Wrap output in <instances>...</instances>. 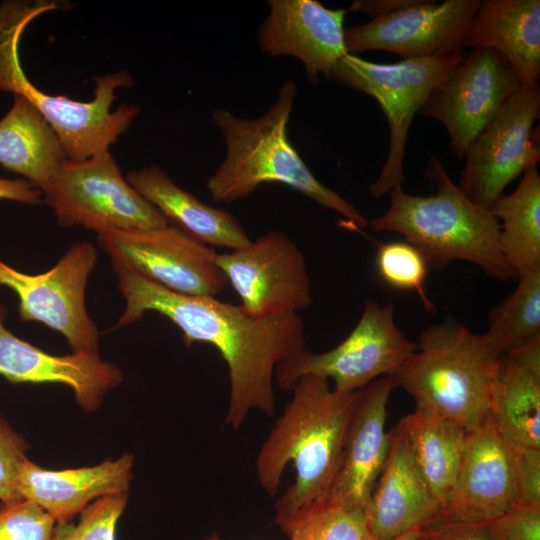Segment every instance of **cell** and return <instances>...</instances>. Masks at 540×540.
<instances>
[{"label": "cell", "mask_w": 540, "mask_h": 540, "mask_svg": "<svg viewBox=\"0 0 540 540\" xmlns=\"http://www.w3.org/2000/svg\"><path fill=\"white\" fill-rule=\"evenodd\" d=\"M111 263L125 299L114 330L139 321L149 311L163 315L181 330L188 348L195 342L211 344L226 362L230 381L226 425L239 430L251 410L274 415L276 367L305 350V327L297 312L253 316L241 305L176 293L119 262Z\"/></svg>", "instance_id": "cell-1"}, {"label": "cell", "mask_w": 540, "mask_h": 540, "mask_svg": "<svg viewBox=\"0 0 540 540\" xmlns=\"http://www.w3.org/2000/svg\"><path fill=\"white\" fill-rule=\"evenodd\" d=\"M256 460L262 489L274 497L289 462L296 477L275 504V523L285 533L312 507L326 501L340 467L358 391L341 393L327 379L299 378Z\"/></svg>", "instance_id": "cell-2"}, {"label": "cell", "mask_w": 540, "mask_h": 540, "mask_svg": "<svg viewBox=\"0 0 540 540\" xmlns=\"http://www.w3.org/2000/svg\"><path fill=\"white\" fill-rule=\"evenodd\" d=\"M297 85L286 80L266 113L245 119L225 109L212 120L225 144L224 160L207 180L215 202H233L250 196L261 184L282 183L341 215L346 225L360 231L368 225L361 212L322 184L307 167L288 137Z\"/></svg>", "instance_id": "cell-3"}, {"label": "cell", "mask_w": 540, "mask_h": 540, "mask_svg": "<svg viewBox=\"0 0 540 540\" xmlns=\"http://www.w3.org/2000/svg\"><path fill=\"white\" fill-rule=\"evenodd\" d=\"M424 175L436 184V194L418 196L402 186L393 188L386 212L368 221L371 229L401 234L435 269L466 261L496 280H516L500 251V222L462 192L436 156L430 157Z\"/></svg>", "instance_id": "cell-4"}, {"label": "cell", "mask_w": 540, "mask_h": 540, "mask_svg": "<svg viewBox=\"0 0 540 540\" xmlns=\"http://www.w3.org/2000/svg\"><path fill=\"white\" fill-rule=\"evenodd\" d=\"M502 356L485 333L446 318L421 332L415 351L390 376L415 409L470 431L489 415Z\"/></svg>", "instance_id": "cell-5"}, {"label": "cell", "mask_w": 540, "mask_h": 540, "mask_svg": "<svg viewBox=\"0 0 540 540\" xmlns=\"http://www.w3.org/2000/svg\"><path fill=\"white\" fill-rule=\"evenodd\" d=\"M58 8L56 2L46 0L0 4V91L12 92L30 102L55 131L67 159L81 161L109 151L140 108L124 104L111 111L116 89L133 85L126 71L94 77L95 96L89 102L47 94L30 82L19 58L21 36L31 21Z\"/></svg>", "instance_id": "cell-6"}, {"label": "cell", "mask_w": 540, "mask_h": 540, "mask_svg": "<svg viewBox=\"0 0 540 540\" xmlns=\"http://www.w3.org/2000/svg\"><path fill=\"white\" fill-rule=\"evenodd\" d=\"M463 56V53H457L380 64L347 54L334 66L329 79L375 98L388 121V156L378 178L369 187L374 198H380L405 182L403 161L412 120L431 91Z\"/></svg>", "instance_id": "cell-7"}, {"label": "cell", "mask_w": 540, "mask_h": 540, "mask_svg": "<svg viewBox=\"0 0 540 540\" xmlns=\"http://www.w3.org/2000/svg\"><path fill=\"white\" fill-rule=\"evenodd\" d=\"M43 194L62 227L78 225L100 234L169 224L124 179L109 151L81 161L67 159Z\"/></svg>", "instance_id": "cell-8"}, {"label": "cell", "mask_w": 540, "mask_h": 540, "mask_svg": "<svg viewBox=\"0 0 540 540\" xmlns=\"http://www.w3.org/2000/svg\"><path fill=\"white\" fill-rule=\"evenodd\" d=\"M415 349L396 324L394 304L366 300L357 324L339 345L318 354L305 349L278 364L275 374L283 391H291L300 377L315 375L331 379L334 390L350 393L392 375Z\"/></svg>", "instance_id": "cell-9"}, {"label": "cell", "mask_w": 540, "mask_h": 540, "mask_svg": "<svg viewBox=\"0 0 540 540\" xmlns=\"http://www.w3.org/2000/svg\"><path fill=\"white\" fill-rule=\"evenodd\" d=\"M97 260L90 242H76L48 271L26 274L0 260V285L19 300L22 321H36L59 332L72 352H99L100 332L87 312V282Z\"/></svg>", "instance_id": "cell-10"}, {"label": "cell", "mask_w": 540, "mask_h": 540, "mask_svg": "<svg viewBox=\"0 0 540 540\" xmlns=\"http://www.w3.org/2000/svg\"><path fill=\"white\" fill-rule=\"evenodd\" d=\"M539 115V86L521 88L470 142L458 186L472 202L490 210L512 180L537 165Z\"/></svg>", "instance_id": "cell-11"}, {"label": "cell", "mask_w": 540, "mask_h": 540, "mask_svg": "<svg viewBox=\"0 0 540 540\" xmlns=\"http://www.w3.org/2000/svg\"><path fill=\"white\" fill-rule=\"evenodd\" d=\"M98 244L111 261L176 293L215 297L228 284L218 253L171 224L100 233Z\"/></svg>", "instance_id": "cell-12"}, {"label": "cell", "mask_w": 540, "mask_h": 540, "mask_svg": "<svg viewBox=\"0 0 540 540\" xmlns=\"http://www.w3.org/2000/svg\"><path fill=\"white\" fill-rule=\"evenodd\" d=\"M520 89L516 72L500 53L474 48L431 91L420 113L445 127L453 155L462 159L474 137Z\"/></svg>", "instance_id": "cell-13"}, {"label": "cell", "mask_w": 540, "mask_h": 540, "mask_svg": "<svg viewBox=\"0 0 540 540\" xmlns=\"http://www.w3.org/2000/svg\"><path fill=\"white\" fill-rule=\"evenodd\" d=\"M216 262L257 317L297 312L312 302L303 253L283 232L271 230L248 245L217 255Z\"/></svg>", "instance_id": "cell-14"}, {"label": "cell", "mask_w": 540, "mask_h": 540, "mask_svg": "<svg viewBox=\"0 0 540 540\" xmlns=\"http://www.w3.org/2000/svg\"><path fill=\"white\" fill-rule=\"evenodd\" d=\"M481 0H415L367 23L345 28L348 54L367 50L419 59L463 53L467 28Z\"/></svg>", "instance_id": "cell-15"}, {"label": "cell", "mask_w": 540, "mask_h": 540, "mask_svg": "<svg viewBox=\"0 0 540 540\" xmlns=\"http://www.w3.org/2000/svg\"><path fill=\"white\" fill-rule=\"evenodd\" d=\"M517 504L511 449L488 415L467 433L456 484L440 517L490 523Z\"/></svg>", "instance_id": "cell-16"}, {"label": "cell", "mask_w": 540, "mask_h": 540, "mask_svg": "<svg viewBox=\"0 0 540 540\" xmlns=\"http://www.w3.org/2000/svg\"><path fill=\"white\" fill-rule=\"evenodd\" d=\"M269 15L258 32L261 50L271 56H291L305 67L312 84L326 79L348 54L344 19L347 9H329L316 0H270Z\"/></svg>", "instance_id": "cell-17"}, {"label": "cell", "mask_w": 540, "mask_h": 540, "mask_svg": "<svg viewBox=\"0 0 540 540\" xmlns=\"http://www.w3.org/2000/svg\"><path fill=\"white\" fill-rule=\"evenodd\" d=\"M6 308L0 301V376L11 383H55L68 386L86 412L98 409L105 395L123 381L115 364L99 352L49 354L16 337L5 326Z\"/></svg>", "instance_id": "cell-18"}, {"label": "cell", "mask_w": 540, "mask_h": 540, "mask_svg": "<svg viewBox=\"0 0 540 540\" xmlns=\"http://www.w3.org/2000/svg\"><path fill=\"white\" fill-rule=\"evenodd\" d=\"M395 388L392 377L383 376L358 391L342 460L327 502L365 512L388 456L387 404Z\"/></svg>", "instance_id": "cell-19"}, {"label": "cell", "mask_w": 540, "mask_h": 540, "mask_svg": "<svg viewBox=\"0 0 540 540\" xmlns=\"http://www.w3.org/2000/svg\"><path fill=\"white\" fill-rule=\"evenodd\" d=\"M389 438L385 465L365 508L374 540L397 538L434 521L442 512L398 425L389 431Z\"/></svg>", "instance_id": "cell-20"}, {"label": "cell", "mask_w": 540, "mask_h": 540, "mask_svg": "<svg viewBox=\"0 0 540 540\" xmlns=\"http://www.w3.org/2000/svg\"><path fill=\"white\" fill-rule=\"evenodd\" d=\"M134 457L63 470L42 468L27 458L20 470L19 492L46 511L56 523L71 522L98 498L128 492Z\"/></svg>", "instance_id": "cell-21"}, {"label": "cell", "mask_w": 540, "mask_h": 540, "mask_svg": "<svg viewBox=\"0 0 540 540\" xmlns=\"http://www.w3.org/2000/svg\"><path fill=\"white\" fill-rule=\"evenodd\" d=\"M465 48H488L513 67L521 88L538 85L540 76V1L481 0L467 28Z\"/></svg>", "instance_id": "cell-22"}, {"label": "cell", "mask_w": 540, "mask_h": 540, "mask_svg": "<svg viewBox=\"0 0 540 540\" xmlns=\"http://www.w3.org/2000/svg\"><path fill=\"white\" fill-rule=\"evenodd\" d=\"M126 180L168 223L209 246L235 250L252 241L233 214L203 203L156 165L130 172Z\"/></svg>", "instance_id": "cell-23"}, {"label": "cell", "mask_w": 540, "mask_h": 540, "mask_svg": "<svg viewBox=\"0 0 540 540\" xmlns=\"http://www.w3.org/2000/svg\"><path fill=\"white\" fill-rule=\"evenodd\" d=\"M489 415L509 445L540 448V339L502 356Z\"/></svg>", "instance_id": "cell-24"}, {"label": "cell", "mask_w": 540, "mask_h": 540, "mask_svg": "<svg viewBox=\"0 0 540 540\" xmlns=\"http://www.w3.org/2000/svg\"><path fill=\"white\" fill-rule=\"evenodd\" d=\"M67 160L53 128L25 98L14 95L0 120V164L44 193Z\"/></svg>", "instance_id": "cell-25"}, {"label": "cell", "mask_w": 540, "mask_h": 540, "mask_svg": "<svg viewBox=\"0 0 540 540\" xmlns=\"http://www.w3.org/2000/svg\"><path fill=\"white\" fill-rule=\"evenodd\" d=\"M432 495L443 509L456 484L468 431L456 422L415 409L397 424Z\"/></svg>", "instance_id": "cell-26"}, {"label": "cell", "mask_w": 540, "mask_h": 540, "mask_svg": "<svg viewBox=\"0 0 540 540\" xmlns=\"http://www.w3.org/2000/svg\"><path fill=\"white\" fill-rule=\"evenodd\" d=\"M500 222L499 247L517 279L540 269V175L526 170L516 189L489 210Z\"/></svg>", "instance_id": "cell-27"}, {"label": "cell", "mask_w": 540, "mask_h": 540, "mask_svg": "<svg viewBox=\"0 0 540 540\" xmlns=\"http://www.w3.org/2000/svg\"><path fill=\"white\" fill-rule=\"evenodd\" d=\"M518 285L488 314L485 335L502 355L540 339V269Z\"/></svg>", "instance_id": "cell-28"}, {"label": "cell", "mask_w": 540, "mask_h": 540, "mask_svg": "<svg viewBox=\"0 0 540 540\" xmlns=\"http://www.w3.org/2000/svg\"><path fill=\"white\" fill-rule=\"evenodd\" d=\"M285 533L290 540H374L364 511L327 501L298 517Z\"/></svg>", "instance_id": "cell-29"}, {"label": "cell", "mask_w": 540, "mask_h": 540, "mask_svg": "<svg viewBox=\"0 0 540 540\" xmlns=\"http://www.w3.org/2000/svg\"><path fill=\"white\" fill-rule=\"evenodd\" d=\"M376 266L385 282L393 287L415 291L427 311L435 306L427 296V263L422 254L406 241L382 243L377 248Z\"/></svg>", "instance_id": "cell-30"}, {"label": "cell", "mask_w": 540, "mask_h": 540, "mask_svg": "<svg viewBox=\"0 0 540 540\" xmlns=\"http://www.w3.org/2000/svg\"><path fill=\"white\" fill-rule=\"evenodd\" d=\"M127 502L128 492L96 499L81 511L77 523H56L52 540H117V524Z\"/></svg>", "instance_id": "cell-31"}, {"label": "cell", "mask_w": 540, "mask_h": 540, "mask_svg": "<svg viewBox=\"0 0 540 540\" xmlns=\"http://www.w3.org/2000/svg\"><path fill=\"white\" fill-rule=\"evenodd\" d=\"M55 520L27 499L1 503L0 540H52Z\"/></svg>", "instance_id": "cell-32"}, {"label": "cell", "mask_w": 540, "mask_h": 540, "mask_svg": "<svg viewBox=\"0 0 540 540\" xmlns=\"http://www.w3.org/2000/svg\"><path fill=\"white\" fill-rule=\"evenodd\" d=\"M29 446L25 438L0 414V501L23 499L19 492V475Z\"/></svg>", "instance_id": "cell-33"}, {"label": "cell", "mask_w": 540, "mask_h": 540, "mask_svg": "<svg viewBox=\"0 0 540 540\" xmlns=\"http://www.w3.org/2000/svg\"><path fill=\"white\" fill-rule=\"evenodd\" d=\"M509 446L518 504L540 507V448Z\"/></svg>", "instance_id": "cell-34"}, {"label": "cell", "mask_w": 540, "mask_h": 540, "mask_svg": "<svg viewBox=\"0 0 540 540\" xmlns=\"http://www.w3.org/2000/svg\"><path fill=\"white\" fill-rule=\"evenodd\" d=\"M494 540H540V507L517 504L491 522Z\"/></svg>", "instance_id": "cell-35"}, {"label": "cell", "mask_w": 540, "mask_h": 540, "mask_svg": "<svg viewBox=\"0 0 540 540\" xmlns=\"http://www.w3.org/2000/svg\"><path fill=\"white\" fill-rule=\"evenodd\" d=\"M419 540H494L491 522H464L439 517L421 528Z\"/></svg>", "instance_id": "cell-36"}, {"label": "cell", "mask_w": 540, "mask_h": 540, "mask_svg": "<svg viewBox=\"0 0 540 540\" xmlns=\"http://www.w3.org/2000/svg\"><path fill=\"white\" fill-rule=\"evenodd\" d=\"M42 196L43 193L27 180L0 178V199L39 205L43 202Z\"/></svg>", "instance_id": "cell-37"}, {"label": "cell", "mask_w": 540, "mask_h": 540, "mask_svg": "<svg viewBox=\"0 0 540 540\" xmlns=\"http://www.w3.org/2000/svg\"><path fill=\"white\" fill-rule=\"evenodd\" d=\"M415 0H356L347 11L362 12L373 18L383 16L412 4Z\"/></svg>", "instance_id": "cell-38"}, {"label": "cell", "mask_w": 540, "mask_h": 540, "mask_svg": "<svg viewBox=\"0 0 540 540\" xmlns=\"http://www.w3.org/2000/svg\"><path fill=\"white\" fill-rule=\"evenodd\" d=\"M422 528V527H421ZM421 528L414 529L392 540H419L421 535Z\"/></svg>", "instance_id": "cell-39"}, {"label": "cell", "mask_w": 540, "mask_h": 540, "mask_svg": "<svg viewBox=\"0 0 540 540\" xmlns=\"http://www.w3.org/2000/svg\"><path fill=\"white\" fill-rule=\"evenodd\" d=\"M203 540H221V538L216 532H213L206 536Z\"/></svg>", "instance_id": "cell-40"}]
</instances>
